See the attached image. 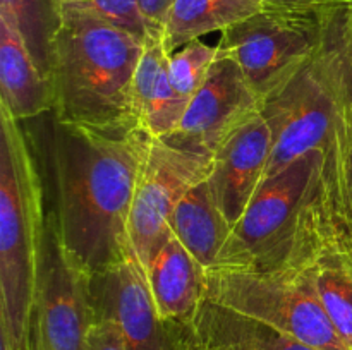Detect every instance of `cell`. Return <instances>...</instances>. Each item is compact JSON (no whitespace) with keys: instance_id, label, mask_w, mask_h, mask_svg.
<instances>
[{"instance_id":"cell-1","label":"cell","mask_w":352,"mask_h":350,"mask_svg":"<svg viewBox=\"0 0 352 350\" xmlns=\"http://www.w3.org/2000/svg\"><path fill=\"white\" fill-rule=\"evenodd\" d=\"M150 141L143 127L105 130L52 115L43 143L48 211L69 257L88 277L129 254L127 223Z\"/></svg>"},{"instance_id":"cell-2","label":"cell","mask_w":352,"mask_h":350,"mask_svg":"<svg viewBox=\"0 0 352 350\" xmlns=\"http://www.w3.org/2000/svg\"><path fill=\"white\" fill-rule=\"evenodd\" d=\"M144 41L64 3L48 81L57 120L105 130L141 127L133 98Z\"/></svg>"},{"instance_id":"cell-3","label":"cell","mask_w":352,"mask_h":350,"mask_svg":"<svg viewBox=\"0 0 352 350\" xmlns=\"http://www.w3.org/2000/svg\"><path fill=\"white\" fill-rule=\"evenodd\" d=\"M47 191L21 122L0 106V350H28Z\"/></svg>"},{"instance_id":"cell-4","label":"cell","mask_w":352,"mask_h":350,"mask_svg":"<svg viewBox=\"0 0 352 350\" xmlns=\"http://www.w3.org/2000/svg\"><path fill=\"white\" fill-rule=\"evenodd\" d=\"M261 113L272 130V154L263 180L309 151L332 153L351 146L352 105L323 48L294 78L263 100Z\"/></svg>"},{"instance_id":"cell-5","label":"cell","mask_w":352,"mask_h":350,"mask_svg":"<svg viewBox=\"0 0 352 350\" xmlns=\"http://www.w3.org/2000/svg\"><path fill=\"white\" fill-rule=\"evenodd\" d=\"M206 301L318 350H349L327 316L308 266L206 270Z\"/></svg>"},{"instance_id":"cell-6","label":"cell","mask_w":352,"mask_h":350,"mask_svg":"<svg viewBox=\"0 0 352 350\" xmlns=\"http://www.w3.org/2000/svg\"><path fill=\"white\" fill-rule=\"evenodd\" d=\"M323 161L325 151H309L275 177L265 178L212 268H284L318 189Z\"/></svg>"},{"instance_id":"cell-7","label":"cell","mask_w":352,"mask_h":350,"mask_svg":"<svg viewBox=\"0 0 352 350\" xmlns=\"http://www.w3.org/2000/svg\"><path fill=\"white\" fill-rule=\"evenodd\" d=\"M329 7L311 10L265 7L223 31L217 43L219 54L239 64L263 103L322 51Z\"/></svg>"},{"instance_id":"cell-8","label":"cell","mask_w":352,"mask_h":350,"mask_svg":"<svg viewBox=\"0 0 352 350\" xmlns=\"http://www.w3.org/2000/svg\"><path fill=\"white\" fill-rule=\"evenodd\" d=\"M212 170L213 156L179 150L151 136L127 223L129 247L144 271L172 235L168 222L175 206Z\"/></svg>"},{"instance_id":"cell-9","label":"cell","mask_w":352,"mask_h":350,"mask_svg":"<svg viewBox=\"0 0 352 350\" xmlns=\"http://www.w3.org/2000/svg\"><path fill=\"white\" fill-rule=\"evenodd\" d=\"M93 321L89 277L72 263L47 209L28 350H86Z\"/></svg>"},{"instance_id":"cell-10","label":"cell","mask_w":352,"mask_h":350,"mask_svg":"<svg viewBox=\"0 0 352 350\" xmlns=\"http://www.w3.org/2000/svg\"><path fill=\"white\" fill-rule=\"evenodd\" d=\"M261 112V100L234 58L217 55L205 84L189 102L177 129L165 143L213 156L223 141Z\"/></svg>"},{"instance_id":"cell-11","label":"cell","mask_w":352,"mask_h":350,"mask_svg":"<svg viewBox=\"0 0 352 350\" xmlns=\"http://www.w3.org/2000/svg\"><path fill=\"white\" fill-rule=\"evenodd\" d=\"M96 319H112L122 329L127 350H172L170 326L155 307L144 268L133 250L124 259L89 277Z\"/></svg>"},{"instance_id":"cell-12","label":"cell","mask_w":352,"mask_h":350,"mask_svg":"<svg viewBox=\"0 0 352 350\" xmlns=\"http://www.w3.org/2000/svg\"><path fill=\"white\" fill-rule=\"evenodd\" d=\"M270 154L272 130L261 112L237 127L213 154L208 185L232 229L260 187Z\"/></svg>"},{"instance_id":"cell-13","label":"cell","mask_w":352,"mask_h":350,"mask_svg":"<svg viewBox=\"0 0 352 350\" xmlns=\"http://www.w3.org/2000/svg\"><path fill=\"white\" fill-rule=\"evenodd\" d=\"M146 277L162 321L191 325L206 301V270L174 233L153 257Z\"/></svg>"},{"instance_id":"cell-14","label":"cell","mask_w":352,"mask_h":350,"mask_svg":"<svg viewBox=\"0 0 352 350\" xmlns=\"http://www.w3.org/2000/svg\"><path fill=\"white\" fill-rule=\"evenodd\" d=\"M0 106L14 120H33L54 108L50 81L14 26L0 19Z\"/></svg>"},{"instance_id":"cell-15","label":"cell","mask_w":352,"mask_h":350,"mask_svg":"<svg viewBox=\"0 0 352 350\" xmlns=\"http://www.w3.org/2000/svg\"><path fill=\"white\" fill-rule=\"evenodd\" d=\"M168 58L164 38L148 40L133 82L138 122L148 134L160 139L177 129L189 105L172 84Z\"/></svg>"},{"instance_id":"cell-16","label":"cell","mask_w":352,"mask_h":350,"mask_svg":"<svg viewBox=\"0 0 352 350\" xmlns=\"http://www.w3.org/2000/svg\"><path fill=\"white\" fill-rule=\"evenodd\" d=\"M168 225L172 233L205 270L217 263L232 233V225L220 211L208 178L195 185L179 201Z\"/></svg>"},{"instance_id":"cell-17","label":"cell","mask_w":352,"mask_h":350,"mask_svg":"<svg viewBox=\"0 0 352 350\" xmlns=\"http://www.w3.org/2000/svg\"><path fill=\"white\" fill-rule=\"evenodd\" d=\"M267 7L265 0H174L164 27L168 55L192 40L250 19Z\"/></svg>"},{"instance_id":"cell-18","label":"cell","mask_w":352,"mask_h":350,"mask_svg":"<svg viewBox=\"0 0 352 350\" xmlns=\"http://www.w3.org/2000/svg\"><path fill=\"white\" fill-rule=\"evenodd\" d=\"M196 329L229 350H318L272 326L205 301L192 321Z\"/></svg>"},{"instance_id":"cell-19","label":"cell","mask_w":352,"mask_h":350,"mask_svg":"<svg viewBox=\"0 0 352 350\" xmlns=\"http://www.w3.org/2000/svg\"><path fill=\"white\" fill-rule=\"evenodd\" d=\"M64 17V0H0V19L23 38L28 51L48 79L52 47Z\"/></svg>"},{"instance_id":"cell-20","label":"cell","mask_w":352,"mask_h":350,"mask_svg":"<svg viewBox=\"0 0 352 350\" xmlns=\"http://www.w3.org/2000/svg\"><path fill=\"white\" fill-rule=\"evenodd\" d=\"M219 48L217 45H208L199 38L192 40L175 50L168 58V72L175 91L191 102L198 89L205 84L213 62L217 60Z\"/></svg>"},{"instance_id":"cell-21","label":"cell","mask_w":352,"mask_h":350,"mask_svg":"<svg viewBox=\"0 0 352 350\" xmlns=\"http://www.w3.org/2000/svg\"><path fill=\"white\" fill-rule=\"evenodd\" d=\"M323 50L332 58L352 105V12L346 0L327 9Z\"/></svg>"},{"instance_id":"cell-22","label":"cell","mask_w":352,"mask_h":350,"mask_svg":"<svg viewBox=\"0 0 352 350\" xmlns=\"http://www.w3.org/2000/svg\"><path fill=\"white\" fill-rule=\"evenodd\" d=\"M69 5L86 10L91 16L133 34L144 43L151 38H162L148 23L140 0H74L69 2Z\"/></svg>"},{"instance_id":"cell-23","label":"cell","mask_w":352,"mask_h":350,"mask_svg":"<svg viewBox=\"0 0 352 350\" xmlns=\"http://www.w3.org/2000/svg\"><path fill=\"white\" fill-rule=\"evenodd\" d=\"M86 350H127L122 329L112 319H96L88 329Z\"/></svg>"},{"instance_id":"cell-24","label":"cell","mask_w":352,"mask_h":350,"mask_svg":"<svg viewBox=\"0 0 352 350\" xmlns=\"http://www.w3.org/2000/svg\"><path fill=\"white\" fill-rule=\"evenodd\" d=\"M174 349L172 350H229L217 340L195 328V325L170 326Z\"/></svg>"},{"instance_id":"cell-25","label":"cell","mask_w":352,"mask_h":350,"mask_svg":"<svg viewBox=\"0 0 352 350\" xmlns=\"http://www.w3.org/2000/svg\"><path fill=\"white\" fill-rule=\"evenodd\" d=\"M174 0H140V5L155 33L164 38L165 21Z\"/></svg>"},{"instance_id":"cell-26","label":"cell","mask_w":352,"mask_h":350,"mask_svg":"<svg viewBox=\"0 0 352 350\" xmlns=\"http://www.w3.org/2000/svg\"><path fill=\"white\" fill-rule=\"evenodd\" d=\"M342 0H265L267 7H278V9H325V7L339 3Z\"/></svg>"},{"instance_id":"cell-27","label":"cell","mask_w":352,"mask_h":350,"mask_svg":"<svg viewBox=\"0 0 352 350\" xmlns=\"http://www.w3.org/2000/svg\"><path fill=\"white\" fill-rule=\"evenodd\" d=\"M344 178H346V199H347V209H349V216L352 222V141L349 151H347L346 167H344Z\"/></svg>"},{"instance_id":"cell-28","label":"cell","mask_w":352,"mask_h":350,"mask_svg":"<svg viewBox=\"0 0 352 350\" xmlns=\"http://www.w3.org/2000/svg\"><path fill=\"white\" fill-rule=\"evenodd\" d=\"M346 3H347V7H349L351 12H352V0H346Z\"/></svg>"},{"instance_id":"cell-29","label":"cell","mask_w":352,"mask_h":350,"mask_svg":"<svg viewBox=\"0 0 352 350\" xmlns=\"http://www.w3.org/2000/svg\"><path fill=\"white\" fill-rule=\"evenodd\" d=\"M69 2H74V0H64V3H69Z\"/></svg>"}]
</instances>
